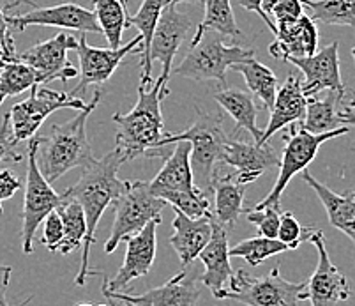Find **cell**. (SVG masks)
Returning <instances> with one entry per match:
<instances>
[{
  "label": "cell",
  "mask_w": 355,
  "mask_h": 306,
  "mask_svg": "<svg viewBox=\"0 0 355 306\" xmlns=\"http://www.w3.org/2000/svg\"><path fill=\"white\" fill-rule=\"evenodd\" d=\"M125 163L124 154L119 147L110 151L101 160H92L82 169V176L71 188L62 193L66 198H73L82 205L85 212L87 236L82 250V266L74 283L85 285L89 276V257L90 248L96 243V230L105 214L106 207L115 202L124 193L128 181H121L117 177L119 169Z\"/></svg>",
  "instance_id": "obj_1"
},
{
  "label": "cell",
  "mask_w": 355,
  "mask_h": 306,
  "mask_svg": "<svg viewBox=\"0 0 355 306\" xmlns=\"http://www.w3.org/2000/svg\"><path fill=\"white\" fill-rule=\"evenodd\" d=\"M168 78L163 75L153 83V87L144 89L138 87V99L133 110L128 114H115L112 121L117 124V146L124 154V160L137 158H159L163 149L159 142L166 133H163L164 122L161 103L168 96Z\"/></svg>",
  "instance_id": "obj_2"
},
{
  "label": "cell",
  "mask_w": 355,
  "mask_h": 306,
  "mask_svg": "<svg viewBox=\"0 0 355 306\" xmlns=\"http://www.w3.org/2000/svg\"><path fill=\"white\" fill-rule=\"evenodd\" d=\"M103 91L99 87L94 99L78 110L71 121L64 124H53L48 137H40L37 147V165L46 177V181L53 185L64 173L73 169H83L87 163L94 160L89 137H87V119L101 101Z\"/></svg>",
  "instance_id": "obj_3"
},
{
  "label": "cell",
  "mask_w": 355,
  "mask_h": 306,
  "mask_svg": "<svg viewBox=\"0 0 355 306\" xmlns=\"http://www.w3.org/2000/svg\"><path fill=\"white\" fill-rule=\"evenodd\" d=\"M188 140L191 144V170L195 177L196 188L203 193L212 192V179L216 172V165L221 161L223 147L227 144L228 137L223 130V117L218 114H207L196 108V119L188 130L182 133H166L159 142V149Z\"/></svg>",
  "instance_id": "obj_4"
},
{
  "label": "cell",
  "mask_w": 355,
  "mask_h": 306,
  "mask_svg": "<svg viewBox=\"0 0 355 306\" xmlns=\"http://www.w3.org/2000/svg\"><path fill=\"white\" fill-rule=\"evenodd\" d=\"M251 57H254L253 50H246L242 46H228L225 44V35L209 31L195 44H189V51L172 73L195 80V82L216 80L225 87L227 71Z\"/></svg>",
  "instance_id": "obj_5"
},
{
  "label": "cell",
  "mask_w": 355,
  "mask_h": 306,
  "mask_svg": "<svg viewBox=\"0 0 355 306\" xmlns=\"http://www.w3.org/2000/svg\"><path fill=\"white\" fill-rule=\"evenodd\" d=\"M286 128H288V133L283 137L285 147H283L282 158H279V173H277L276 185H274V188L270 189V193L266 198H261L254 205V209L279 205L282 195L286 189V186H288V182L292 181L297 173L304 172L311 165V161L315 160L316 154H318V151H320V147L324 146L325 142L332 140L336 137H341V135H347L350 131L348 126H341V128L329 131V133L313 135L306 131L304 128H301L299 122L286 126Z\"/></svg>",
  "instance_id": "obj_6"
},
{
  "label": "cell",
  "mask_w": 355,
  "mask_h": 306,
  "mask_svg": "<svg viewBox=\"0 0 355 306\" xmlns=\"http://www.w3.org/2000/svg\"><path fill=\"white\" fill-rule=\"evenodd\" d=\"M37 147H40V137H32L27 149V179H25V198L24 211H21V250L25 255H31L34 251L35 232L41 227L44 218L64 202L62 193L55 192L37 165Z\"/></svg>",
  "instance_id": "obj_7"
},
{
  "label": "cell",
  "mask_w": 355,
  "mask_h": 306,
  "mask_svg": "<svg viewBox=\"0 0 355 306\" xmlns=\"http://www.w3.org/2000/svg\"><path fill=\"white\" fill-rule=\"evenodd\" d=\"M223 299H234L246 306H297L306 299V282L293 283L283 278L279 264L261 278L239 269L232 276Z\"/></svg>",
  "instance_id": "obj_8"
},
{
  "label": "cell",
  "mask_w": 355,
  "mask_h": 306,
  "mask_svg": "<svg viewBox=\"0 0 355 306\" xmlns=\"http://www.w3.org/2000/svg\"><path fill=\"white\" fill-rule=\"evenodd\" d=\"M164 205L166 202L163 198L150 193L148 181H128L124 193L115 201V220L105 243V253H114L121 241L138 234L145 225L161 218Z\"/></svg>",
  "instance_id": "obj_9"
},
{
  "label": "cell",
  "mask_w": 355,
  "mask_h": 306,
  "mask_svg": "<svg viewBox=\"0 0 355 306\" xmlns=\"http://www.w3.org/2000/svg\"><path fill=\"white\" fill-rule=\"evenodd\" d=\"M193 25V18L184 12L177 11V6H168L161 15L157 27L154 31L153 43L148 48V53L145 59H141V76L140 85L144 89H148L153 85V64H163L164 78L170 80L173 71V59H175L177 51L182 46L184 37Z\"/></svg>",
  "instance_id": "obj_10"
},
{
  "label": "cell",
  "mask_w": 355,
  "mask_h": 306,
  "mask_svg": "<svg viewBox=\"0 0 355 306\" xmlns=\"http://www.w3.org/2000/svg\"><path fill=\"white\" fill-rule=\"evenodd\" d=\"M85 103L82 98H74V96L66 94V92H57L51 89H37L32 87L31 96L24 101L16 103L9 112L11 117V133L12 140L16 144L20 142L31 140L35 137L43 122L50 114L62 108L69 110H83Z\"/></svg>",
  "instance_id": "obj_11"
},
{
  "label": "cell",
  "mask_w": 355,
  "mask_h": 306,
  "mask_svg": "<svg viewBox=\"0 0 355 306\" xmlns=\"http://www.w3.org/2000/svg\"><path fill=\"white\" fill-rule=\"evenodd\" d=\"M76 46H78L76 37L66 34V32H60L51 40L34 44V46L21 51V53H16L9 60H18V62L28 64L31 67H34L37 71L41 85L51 83L55 80L67 82V80L78 75L76 67L67 59V51L76 50Z\"/></svg>",
  "instance_id": "obj_12"
},
{
  "label": "cell",
  "mask_w": 355,
  "mask_h": 306,
  "mask_svg": "<svg viewBox=\"0 0 355 306\" xmlns=\"http://www.w3.org/2000/svg\"><path fill=\"white\" fill-rule=\"evenodd\" d=\"M141 35H137L135 40L129 41L128 44L121 48H96L87 43V37L82 35L78 40V59H80V83L71 91V96L82 98L87 87L96 85L103 87L117 67L121 66L122 60L131 53V51H141Z\"/></svg>",
  "instance_id": "obj_13"
},
{
  "label": "cell",
  "mask_w": 355,
  "mask_h": 306,
  "mask_svg": "<svg viewBox=\"0 0 355 306\" xmlns=\"http://www.w3.org/2000/svg\"><path fill=\"white\" fill-rule=\"evenodd\" d=\"M308 241L318 251V264L311 278L306 282V299L311 301V306H336L347 301L352 296L350 283L329 259L324 232L313 228Z\"/></svg>",
  "instance_id": "obj_14"
},
{
  "label": "cell",
  "mask_w": 355,
  "mask_h": 306,
  "mask_svg": "<svg viewBox=\"0 0 355 306\" xmlns=\"http://www.w3.org/2000/svg\"><path fill=\"white\" fill-rule=\"evenodd\" d=\"M163 218H156L150 223L145 225L138 234H133L125 239V257L122 266L119 267L117 275L110 280H103V289L112 292H122L133 280L148 275L157 250V227Z\"/></svg>",
  "instance_id": "obj_15"
},
{
  "label": "cell",
  "mask_w": 355,
  "mask_h": 306,
  "mask_svg": "<svg viewBox=\"0 0 355 306\" xmlns=\"http://www.w3.org/2000/svg\"><path fill=\"white\" fill-rule=\"evenodd\" d=\"M286 62L302 71V92L306 98H315L324 91L336 92L340 98L347 94L340 71V43H331L309 57H292Z\"/></svg>",
  "instance_id": "obj_16"
},
{
  "label": "cell",
  "mask_w": 355,
  "mask_h": 306,
  "mask_svg": "<svg viewBox=\"0 0 355 306\" xmlns=\"http://www.w3.org/2000/svg\"><path fill=\"white\" fill-rule=\"evenodd\" d=\"M200 276L189 273L188 267L177 273L172 280H168L161 287L150 289L145 294H124V292H112L101 287V292L112 306L115 301L131 303L135 306H196L200 299Z\"/></svg>",
  "instance_id": "obj_17"
},
{
  "label": "cell",
  "mask_w": 355,
  "mask_h": 306,
  "mask_svg": "<svg viewBox=\"0 0 355 306\" xmlns=\"http://www.w3.org/2000/svg\"><path fill=\"white\" fill-rule=\"evenodd\" d=\"M9 25L12 31L24 32L27 27H59L71 28L80 32H94L101 34L94 11L82 8L78 4L67 2V4L48 6V8H35L24 15L8 16Z\"/></svg>",
  "instance_id": "obj_18"
},
{
  "label": "cell",
  "mask_w": 355,
  "mask_h": 306,
  "mask_svg": "<svg viewBox=\"0 0 355 306\" xmlns=\"http://www.w3.org/2000/svg\"><path fill=\"white\" fill-rule=\"evenodd\" d=\"M221 161L237 170L235 177L241 185L254 182L266 170L279 165V156L269 144H254L228 138L223 147Z\"/></svg>",
  "instance_id": "obj_19"
},
{
  "label": "cell",
  "mask_w": 355,
  "mask_h": 306,
  "mask_svg": "<svg viewBox=\"0 0 355 306\" xmlns=\"http://www.w3.org/2000/svg\"><path fill=\"white\" fill-rule=\"evenodd\" d=\"M198 259L203 262V273L200 282L207 287L216 299H223L228 289L234 269L230 264V246H228V230L212 220V236L207 246L203 248Z\"/></svg>",
  "instance_id": "obj_20"
},
{
  "label": "cell",
  "mask_w": 355,
  "mask_h": 306,
  "mask_svg": "<svg viewBox=\"0 0 355 306\" xmlns=\"http://www.w3.org/2000/svg\"><path fill=\"white\" fill-rule=\"evenodd\" d=\"M276 40L269 46L274 59L288 60L292 57H309L318 48V28L311 16L304 15L292 24L276 25Z\"/></svg>",
  "instance_id": "obj_21"
},
{
  "label": "cell",
  "mask_w": 355,
  "mask_h": 306,
  "mask_svg": "<svg viewBox=\"0 0 355 306\" xmlns=\"http://www.w3.org/2000/svg\"><path fill=\"white\" fill-rule=\"evenodd\" d=\"M189 156H191V144L188 140L177 142L175 149L166 158L163 169L157 172L153 181H148V189L154 196L163 198L166 193L196 189Z\"/></svg>",
  "instance_id": "obj_22"
},
{
  "label": "cell",
  "mask_w": 355,
  "mask_h": 306,
  "mask_svg": "<svg viewBox=\"0 0 355 306\" xmlns=\"http://www.w3.org/2000/svg\"><path fill=\"white\" fill-rule=\"evenodd\" d=\"M306 105H308V98L302 92L301 78L290 75L286 82L277 89L269 124L263 128L260 144H267L277 131H282L286 126L301 122L306 115Z\"/></svg>",
  "instance_id": "obj_23"
},
{
  "label": "cell",
  "mask_w": 355,
  "mask_h": 306,
  "mask_svg": "<svg viewBox=\"0 0 355 306\" xmlns=\"http://www.w3.org/2000/svg\"><path fill=\"white\" fill-rule=\"evenodd\" d=\"M212 236V214L202 218H189L180 211H175L173 218V236L170 244L180 259V266L188 267L195 262L202 250L207 246Z\"/></svg>",
  "instance_id": "obj_24"
},
{
  "label": "cell",
  "mask_w": 355,
  "mask_h": 306,
  "mask_svg": "<svg viewBox=\"0 0 355 306\" xmlns=\"http://www.w3.org/2000/svg\"><path fill=\"white\" fill-rule=\"evenodd\" d=\"M248 186L241 185L234 173L218 176L212 179V195H214V211L212 220L227 228L228 232L235 228L241 214L248 212L244 207V192Z\"/></svg>",
  "instance_id": "obj_25"
},
{
  "label": "cell",
  "mask_w": 355,
  "mask_h": 306,
  "mask_svg": "<svg viewBox=\"0 0 355 306\" xmlns=\"http://www.w3.org/2000/svg\"><path fill=\"white\" fill-rule=\"evenodd\" d=\"M301 173L306 185L316 193V196L324 204L332 227L343 232L345 236L350 237L355 244V201L352 198L350 193L348 195H338L331 188H327L324 182L316 181L308 170Z\"/></svg>",
  "instance_id": "obj_26"
},
{
  "label": "cell",
  "mask_w": 355,
  "mask_h": 306,
  "mask_svg": "<svg viewBox=\"0 0 355 306\" xmlns=\"http://www.w3.org/2000/svg\"><path fill=\"white\" fill-rule=\"evenodd\" d=\"M212 98L218 101L221 108L227 110V114H230L237 128L246 130L253 137L254 144H260L263 130H260L257 126L258 106L253 96L244 91H239V89H221V91L214 92Z\"/></svg>",
  "instance_id": "obj_27"
},
{
  "label": "cell",
  "mask_w": 355,
  "mask_h": 306,
  "mask_svg": "<svg viewBox=\"0 0 355 306\" xmlns=\"http://www.w3.org/2000/svg\"><path fill=\"white\" fill-rule=\"evenodd\" d=\"M340 96L336 92H329L324 99L320 98H308V105H306V115L299 124L304 128L306 131L313 135H322L334 131L341 128L340 121V110L338 105L341 103Z\"/></svg>",
  "instance_id": "obj_28"
},
{
  "label": "cell",
  "mask_w": 355,
  "mask_h": 306,
  "mask_svg": "<svg viewBox=\"0 0 355 306\" xmlns=\"http://www.w3.org/2000/svg\"><path fill=\"white\" fill-rule=\"evenodd\" d=\"M232 69L241 73L244 76L248 89L260 99L261 105L266 106L267 110H272L277 94V78L274 71L267 67L266 64L258 62L254 57L235 64V66H232Z\"/></svg>",
  "instance_id": "obj_29"
},
{
  "label": "cell",
  "mask_w": 355,
  "mask_h": 306,
  "mask_svg": "<svg viewBox=\"0 0 355 306\" xmlns=\"http://www.w3.org/2000/svg\"><path fill=\"white\" fill-rule=\"evenodd\" d=\"M203 6H205V16L196 27L189 44H195L209 31L218 32L225 37H241L242 32L235 22L232 0H203Z\"/></svg>",
  "instance_id": "obj_30"
},
{
  "label": "cell",
  "mask_w": 355,
  "mask_h": 306,
  "mask_svg": "<svg viewBox=\"0 0 355 306\" xmlns=\"http://www.w3.org/2000/svg\"><path fill=\"white\" fill-rule=\"evenodd\" d=\"M94 15L101 34L108 41L110 48L122 46V34L128 28V9L125 0H92Z\"/></svg>",
  "instance_id": "obj_31"
},
{
  "label": "cell",
  "mask_w": 355,
  "mask_h": 306,
  "mask_svg": "<svg viewBox=\"0 0 355 306\" xmlns=\"http://www.w3.org/2000/svg\"><path fill=\"white\" fill-rule=\"evenodd\" d=\"M60 218L64 223V239L60 244L59 251L62 255H69L74 250H78L83 246L87 236V221H85V212H83L82 205L73 198H66L64 202L57 207Z\"/></svg>",
  "instance_id": "obj_32"
},
{
  "label": "cell",
  "mask_w": 355,
  "mask_h": 306,
  "mask_svg": "<svg viewBox=\"0 0 355 306\" xmlns=\"http://www.w3.org/2000/svg\"><path fill=\"white\" fill-rule=\"evenodd\" d=\"M41 85L37 71L28 64L18 60H6L2 73H0V105L8 98L18 96L32 87Z\"/></svg>",
  "instance_id": "obj_33"
},
{
  "label": "cell",
  "mask_w": 355,
  "mask_h": 306,
  "mask_svg": "<svg viewBox=\"0 0 355 306\" xmlns=\"http://www.w3.org/2000/svg\"><path fill=\"white\" fill-rule=\"evenodd\" d=\"M304 8L311 11V20L324 25L355 27V0H302Z\"/></svg>",
  "instance_id": "obj_34"
},
{
  "label": "cell",
  "mask_w": 355,
  "mask_h": 306,
  "mask_svg": "<svg viewBox=\"0 0 355 306\" xmlns=\"http://www.w3.org/2000/svg\"><path fill=\"white\" fill-rule=\"evenodd\" d=\"M288 251V246L279 239H269V237H250L235 246L230 248V257L244 259L251 267H258L266 262L267 259H272L276 255H282Z\"/></svg>",
  "instance_id": "obj_35"
},
{
  "label": "cell",
  "mask_w": 355,
  "mask_h": 306,
  "mask_svg": "<svg viewBox=\"0 0 355 306\" xmlns=\"http://www.w3.org/2000/svg\"><path fill=\"white\" fill-rule=\"evenodd\" d=\"M168 6H170V0H144L137 15L128 16V27L138 28L140 32L138 35H141V46H144L141 48V59L147 57L157 22Z\"/></svg>",
  "instance_id": "obj_36"
},
{
  "label": "cell",
  "mask_w": 355,
  "mask_h": 306,
  "mask_svg": "<svg viewBox=\"0 0 355 306\" xmlns=\"http://www.w3.org/2000/svg\"><path fill=\"white\" fill-rule=\"evenodd\" d=\"M163 201L172 205L173 211H180L189 218H202V216L212 214L209 195L200 188L191 189V192L166 193Z\"/></svg>",
  "instance_id": "obj_37"
},
{
  "label": "cell",
  "mask_w": 355,
  "mask_h": 306,
  "mask_svg": "<svg viewBox=\"0 0 355 306\" xmlns=\"http://www.w3.org/2000/svg\"><path fill=\"white\" fill-rule=\"evenodd\" d=\"M248 221L254 225L261 237L277 239L279 220H282V209L279 205H269L261 209H248Z\"/></svg>",
  "instance_id": "obj_38"
},
{
  "label": "cell",
  "mask_w": 355,
  "mask_h": 306,
  "mask_svg": "<svg viewBox=\"0 0 355 306\" xmlns=\"http://www.w3.org/2000/svg\"><path fill=\"white\" fill-rule=\"evenodd\" d=\"M313 232V227L302 228V225L297 221L292 212H282L279 220V230H277V239L285 243L288 250H297L302 241H308L309 234Z\"/></svg>",
  "instance_id": "obj_39"
},
{
  "label": "cell",
  "mask_w": 355,
  "mask_h": 306,
  "mask_svg": "<svg viewBox=\"0 0 355 306\" xmlns=\"http://www.w3.org/2000/svg\"><path fill=\"white\" fill-rule=\"evenodd\" d=\"M41 225H43V237H41V243H43L48 250L53 251V253L55 251H59L64 239V223L59 211H57V209L51 211Z\"/></svg>",
  "instance_id": "obj_40"
},
{
  "label": "cell",
  "mask_w": 355,
  "mask_h": 306,
  "mask_svg": "<svg viewBox=\"0 0 355 306\" xmlns=\"http://www.w3.org/2000/svg\"><path fill=\"white\" fill-rule=\"evenodd\" d=\"M16 146L18 144L12 140L11 117H9L8 112V114H4L2 124H0V163L2 161H15V163H18V161L24 160V156L16 151Z\"/></svg>",
  "instance_id": "obj_41"
},
{
  "label": "cell",
  "mask_w": 355,
  "mask_h": 306,
  "mask_svg": "<svg viewBox=\"0 0 355 306\" xmlns=\"http://www.w3.org/2000/svg\"><path fill=\"white\" fill-rule=\"evenodd\" d=\"M304 4L302 0H277L270 15L276 18V25L279 24H292L297 22L301 16H304Z\"/></svg>",
  "instance_id": "obj_42"
},
{
  "label": "cell",
  "mask_w": 355,
  "mask_h": 306,
  "mask_svg": "<svg viewBox=\"0 0 355 306\" xmlns=\"http://www.w3.org/2000/svg\"><path fill=\"white\" fill-rule=\"evenodd\" d=\"M6 15V11L0 8V44H2V50H4V60L12 59L16 56L15 48V40H12V28L9 25V20Z\"/></svg>",
  "instance_id": "obj_43"
},
{
  "label": "cell",
  "mask_w": 355,
  "mask_h": 306,
  "mask_svg": "<svg viewBox=\"0 0 355 306\" xmlns=\"http://www.w3.org/2000/svg\"><path fill=\"white\" fill-rule=\"evenodd\" d=\"M21 188V181L12 173V170H0V205L2 202L9 201Z\"/></svg>",
  "instance_id": "obj_44"
},
{
  "label": "cell",
  "mask_w": 355,
  "mask_h": 306,
  "mask_svg": "<svg viewBox=\"0 0 355 306\" xmlns=\"http://www.w3.org/2000/svg\"><path fill=\"white\" fill-rule=\"evenodd\" d=\"M239 4L242 6V8L246 9V11H254L258 16H260L261 20L266 22V25L269 27V31L272 32V34H276V24H274L272 20H270L269 16L263 12V9H261V0H239Z\"/></svg>",
  "instance_id": "obj_45"
},
{
  "label": "cell",
  "mask_w": 355,
  "mask_h": 306,
  "mask_svg": "<svg viewBox=\"0 0 355 306\" xmlns=\"http://www.w3.org/2000/svg\"><path fill=\"white\" fill-rule=\"evenodd\" d=\"M11 278V267L6 271H0V306H9L8 303V287Z\"/></svg>",
  "instance_id": "obj_46"
},
{
  "label": "cell",
  "mask_w": 355,
  "mask_h": 306,
  "mask_svg": "<svg viewBox=\"0 0 355 306\" xmlns=\"http://www.w3.org/2000/svg\"><path fill=\"white\" fill-rule=\"evenodd\" d=\"M20 4H27V0H6L4 6H2V9L8 12V11H11V9L18 8Z\"/></svg>",
  "instance_id": "obj_47"
},
{
  "label": "cell",
  "mask_w": 355,
  "mask_h": 306,
  "mask_svg": "<svg viewBox=\"0 0 355 306\" xmlns=\"http://www.w3.org/2000/svg\"><path fill=\"white\" fill-rule=\"evenodd\" d=\"M179 4H198V6H202L203 0H170V6H179Z\"/></svg>",
  "instance_id": "obj_48"
},
{
  "label": "cell",
  "mask_w": 355,
  "mask_h": 306,
  "mask_svg": "<svg viewBox=\"0 0 355 306\" xmlns=\"http://www.w3.org/2000/svg\"><path fill=\"white\" fill-rule=\"evenodd\" d=\"M6 269H9V266H4V264H0V271H6Z\"/></svg>",
  "instance_id": "obj_49"
},
{
  "label": "cell",
  "mask_w": 355,
  "mask_h": 306,
  "mask_svg": "<svg viewBox=\"0 0 355 306\" xmlns=\"http://www.w3.org/2000/svg\"><path fill=\"white\" fill-rule=\"evenodd\" d=\"M4 64H6V60L0 59V73H2V67H4Z\"/></svg>",
  "instance_id": "obj_50"
},
{
  "label": "cell",
  "mask_w": 355,
  "mask_h": 306,
  "mask_svg": "<svg viewBox=\"0 0 355 306\" xmlns=\"http://www.w3.org/2000/svg\"><path fill=\"white\" fill-rule=\"evenodd\" d=\"M0 59H4V50H2V44H0Z\"/></svg>",
  "instance_id": "obj_51"
},
{
  "label": "cell",
  "mask_w": 355,
  "mask_h": 306,
  "mask_svg": "<svg viewBox=\"0 0 355 306\" xmlns=\"http://www.w3.org/2000/svg\"><path fill=\"white\" fill-rule=\"evenodd\" d=\"M78 306H96V305H90V303H82V305H78Z\"/></svg>",
  "instance_id": "obj_52"
},
{
  "label": "cell",
  "mask_w": 355,
  "mask_h": 306,
  "mask_svg": "<svg viewBox=\"0 0 355 306\" xmlns=\"http://www.w3.org/2000/svg\"><path fill=\"white\" fill-rule=\"evenodd\" d=\"M352 57H354V62H355V48H354V50H352Z\"/></svg>",
  "instance_id": "obj_53"
},
{
  "label": "cell",
  "mask_w": 355,
  "mask_h": 306,
  "mask_svg": "<svg viewBox=\"0 0 355 306\" xmlns=\"http://www.w3.org/2000/svg\"><path fill=\"white\" fill-rule=\"evenodd\" d=\"M0 214H4V209H2V205H0Z\"/></svg>",
  "instance_id": "obj_54"
},
{
  "label": "cell",
  "mask_w": 355,
  "mask_h": 306,
  "mask_svg": "<svg viewBox=\"0 0 355 306\" xmlns=\"http://www.w3.org/2000/svg\"><path fill=\"white\" fill-rule=\"evenodd\" d=\"M350 195H352V198H354V201H355V192H352Z\"/></svg>",
  "instance_id": "obj_55"
},
{
  "label": "cell",
  "mask_w": 355,
  "mask_h": 306,
  "mask_svg": "<svg viewBox=\"0 0 355 306\" xmlns=\"http://www.w3.org/2000/svg\"><path fill=\"white\" fill-rule=\"evenodd\" d=\"M124 306H135V305H131V303H124Z\"/></svg>",
  "instance_id": "obj_56"
},
{
  "label": "cell",
  "mask_w": 355,
  "mask_h": 306,
  "mask_svg": "<svg viewBox=\"0 0 355 306\" xmlns=\"http://www.w3.org/2000/svg\"><path fill=\"white\" fill-rule=\"evenodd\" d=\"M309 2H318V0H309Z\"/></svg>",
  "instance_id": "obj_57"
},
{
  "label": "cell",
  "mask_w": 355,
  "mask_h": 306,
  "mask_svg": "<svg viewBox=\"0 0 355 306\" xmlns=\"http://www.w3.org/2000/svg\"><path fill=\"white\" fill-rule=\"evenodd\" d=\"M99 306H105V305H99Z\"/></svg>",
  "instance_id": "obj_58"
}]
</instances>
